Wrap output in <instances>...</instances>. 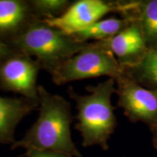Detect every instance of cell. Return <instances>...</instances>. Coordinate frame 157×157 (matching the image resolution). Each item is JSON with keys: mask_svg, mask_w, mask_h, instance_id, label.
<instances>
[{"mask_svg": "<svg viewBox=\"0 0 157 157\" xmlns=\"http://www.w3.org/2000/svg\"><path fill=\"white\" fill-rule=\"evenodd\" d=\"M39 116L36 121L12 148H23L27 152L50 151L82 157L72 140L71 105L66 98L52 94L39 84Z\"/></svg>", "mask_w": 157, "mask_h": 157, "instance_id": "1", "label": "cell"}, {"mask_svg": "<svg viewBox=\"0 0 157 157\" xmlns=\"http://www.w3.org/2000/svg\"><path fill=\"white\" fill-rule=\"evenodd\" d=\"M114 78H109L95 86H88V95H78L71 87L67 93L76 103V129L82 137L84 147L100 146L108 148V140L117 126L111 98L116 93Z\"/></svg>", "mask_w": 157, "mask_h": 157, "instance_id": "2", "label": "cell"}, {"mask_svg": "<svg viewBox=\"0 0 157 157\" xmlns=\"http://www.w3.org/2000/svg\"><path fill=\"white\" fill-rule=\"evenodd\" d=\"M87 43L78 42L72 35L35 20L21 34L7 42L15 51L34 57L48 73L83 49Z\"/></svg>", "mask_w": 157, "mask_h": 157, "instance_id": "3", "label": "cell"}, {"mask_svg": "<svg viewBox=\"0 0 157 157\" xmlns=\"http://www.w3.org/2000/svg\"><path fill=\"white\" fill-rule=\"evenodd\" d=\"M49 74L56 85H63L100 76H109L117 80L124 75L125 71L109 49L100 42H92Z\"/></svg>", "mask_w": 157, "mask_h": 157, "instance_id": "4", "label": "cell"}, {"mask_svg": "<svg viewBox=\"0 0 157 157\" xmlns=\"http://www.w3.org/2000/svg\"><path fill=\"white\" fill-rule=\"evenodd\" d=\"M41 69L42 66L36 60L15 51L0 60V87L6 91L39 102L37 78Z\"/></svg>", "mask_w": 157, "mask_h": 157, "instance_id": "5", "label": "cell"}, {"mask_svg": "<svg viewBox=\"0 0 157 157\" xmlns=\"http://www.w3.org/2000/svg\"><path fill=\"white\" fill-rule=\"evenodd\" d=\"M124 2L103 0H78L71 2L60 16L43 20L49 25L72 35L87 28L110 13L124 11Z\"/></svg>", "mask_w": 157, "mask_h": 157, "instance_id": "6", "label": "cell"}, {"mask_svg": "<svg viewBox=\"0 0 157 157\" xmlns=\"http://www.w3.org/2000/svg\"><path fill=\"white\" fill-rule=\"evenodd\" d=\"M118 105L132 121L154 125L157 122V91L143 87L124 75L115 80Z\"/></svg>", "mask_w": 157, "mask_h": 157, "instance_id": "7", "label": "cell"}, {"mask_svg": "<svg viewBox=\"0 0 157 157\" xmlns=\"http://www.w3.org/2000/svg\"><path fill=\"white\" fill-rule=\"evenodd\" d=\"M100 42L112 52L124 68L140 63L149 51L140 26L135 21H131L112 38Z\"/></svg>", "mask_w": 157, "mask_h": 157, "instance_id": "8", "label": "cell"}, {"mask_svg": "<svg viewBox=\"0 0 157 157\" xmlns=\"http://www.w3.org/2000/svg\"><path fill=\"white\" fill-rule=\"evenodd\" d=\"M37 20L29 0H0V39L8 42Z\"/></svg>", "mask_w": 157, "mask_h": 157, "instance_id": "9", "label": "cell"}, {"mask_svg": "<svg viewBox=\"0 0 157 157\" xmlns=\"http://www.w3.org/2000/svg\"><path fill=\"white\" fill-rule=\"evenodd\" d=\"M39 107V102L27 98L0 95V143H14V133L22 119Z\"/></svg>", "mask_w": 157, "mask_h": 157, "instance_id": "10", "label": "cell"}, {"mask_svg": "<svg viewBox=\"0 0 157 157\" xmlns=\"http://www.w3.org/2000/svg\"><path fill=\"white\" fill-rule=\"evenodd\" d=\"M123 17L138 23L149 50L157 49V0L131 2Z\"/></svg>", "mask_w": 157, "mask_h": 157, "instance_id": "11", "label": "cell"}, {"mask_svg": "<svg viewBox=\"0 0 157 157\" xmlns=\"http://www.w3.org/2000/svg\"><path fill=\"white\" fill-rule=\"evenodd\" d=\"M130 22L129 20L124 17L117 18L111 17L101 19L87 28L72 34V36L82 43L89 42L90 40L93 42L109 40L123 30Z\"/></svg>", "mask_w": 157, "mask_h": 157, "instance_id": "12", "label": "cell"}, {"mask_svg": "<svg viewBox=\"0 0 157 157\" xmlns=\"http://www.w3.org/2000/svg\"><path fill=\"white\" fill-rule=\"evenodd\" d=\"M124 71L127 76L139 84L157 91V49L149 50L140 63L124 68Z\"/></svg>", "mask_w": 157, "mask_h": 157, "instance_id": "13", "label": "cell"}, {"mask_svg": "<svg viewBox=\"0 0 157 157\" xmlns=\"http://www.w3.org/2000/svg\"><path fill=\"white\" fill-rule=\"evenodd\" d=\"M31 10L37 20L52 19L60 16L71 4L68 0H29Z\"/></svg>", "mask_w": 157, "mask_h": 157, "instance_id": "14", "label": "cell"}, {"mask_svg": "<svg viewBox=\"0 0 157 157\" xmlns=\"http://www.w3.org/2000/svg\"><path fill=\"white\" fill-rule=\"evenodd\" d=\"M25 157H74L69 155L50 151H32L26 153Z\"/></svg>", "mask_w": 157, "mask_h": 157, "instance_id": "15", "label": "cell"}, {"mask_svg": "<svg viewBox=\"0 0 157 157\" xmlns=\"http://www.w3.org/2000/svg\"><path fill=\"white\" fill-rule=\"evenodd\" d=\"M14 52L15 50L11 48L10 45L0 39V60L10 56Z\"/></svg>", "mask_w": 157, "mask_h": 157, "instance_id": "16", "label": "cell"}, {"mask_svg": "<svg viewBox=\"0 0 157 157\" xmlns=\"http://www.w3.org/2000/svg\"><path fill=\"white\" fill-rule=\"evenodd\" d=\"M154 127V131H155V136H156L157 139V122L155 124L153 125Z\"/></svg>", "mask_w": 157, "mask_h": 157, "instance_id": "17", "label": "cell"}]
</instances>
